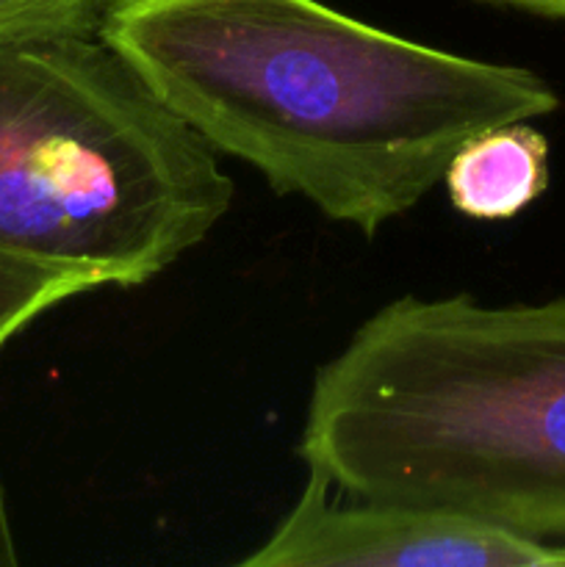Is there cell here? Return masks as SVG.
Instances as JSON below:
<instances>
[{"mask_svg": "<svg viewBox=\"0 0 565 567\" xmlns=\"http://www.w3.org/2000/svg\"><path fill=\"white\" fill-rule=\"evenodd\" d=\"M496 3L518 6V9L535 11V14L563 17V20H565V0H496Z\"/></svg>", "mask_w": 565, "mask_h": 567, "instance_id": "9c48e42d", "label": "cell"}, {"mask_svg": "<svg viewBox=\"0 0 565 567\" xmlns=\"http://www.w3.org/2000/svg\"><path fill=\"white\" fill-rule=\"evenodd\" d=\"M94 288L103 280L92 271L0 249V352L39 316Z\"/></svg>", "mask_w": 565, "mask_h": 567, "instance_id": "8992f818", "label": "cell"}, {"mask_svg": "<svg viewBox=\"0 0 565 567\" xmlns=\"http://www.w3.org/2000/svg\"><path fill=\"white\" fill-rule=\"evenodd\" d=\"M297 454L349 498L565 537V299L382 305L316 371Z\"/></svg>", "mask_w": 565, "mask_h": 567, "instance_id": "7a4b0ae2", "label": "cell"}, {"mask_svg": "<svg viewBox=\"0 0 565 567\" xmlns=\"http://www.w3.org/2000/svg\"><path fill=\"white\" fill-rule=\"evenodd\" d=\"M17 563H20V554H17L14 526H11L9 502H6L3 480H0V567H14Z\"/></svg>", "mask_w": 565, "mask_h": 567, "instance_id": "ba28073f", "label": "cell"}, {"mask_svg": "<svg viewBox=\"0 0 565 567\" xmlns=\"http://www.w3.org/2000/svg\"><path fill=\"white\" fill-rule=\"evenodd\" d=\"M244 567H565V543L491 526L449 509L330 496L308 474L294 507Z\"/></svg>", "mask_w": 565, "mask_h": 567, "instance_id": "277c9868", "label": "cell"}, {"mask_svg": "<svg viewBox=\"0 0 565 567\" xmlns=\"http://www.w3.org/2000/svg\"><path fill=\"white\" fill-rule=\"evenodd\" d=\"M233 194L214 150L97 31L0 37V249L144 286Z\"/></svg>", "mask_w": 565, "mask_h": 567, "instance_id": "3957f363", "label": "cell"}, {"mask_svg": "<svg viewBox=\"0 0 565 567\" xmlns=\"http://www.w3.org/2000/svg\"><path fill=\"white\" fill-rule=\"evenodd\" d=\"M103 0H0V37L97 31Z\"/></svg>", "mask_w": 565, "mask_h": 567, "instance_id": "52a82bcc", "label": "cell"}, {"mask_svg": "<svg viewBox=\"0 0 565 567\" xmlns=\"http://www.w3.org/2000/svg\"><path fill=\"white\" fill-rule=\"evenodd\" d=\"M449 203L480 221L513 219L548 186V142L530 122H507L471 136L446 166Z\"/></svg>", "mask_w": 565, "mask_h": 567, "instance_id": "5b68a950", "label": "cell"}, {"mask_svg": "<svg viewBox=\"0 0 565 567\" xmlns=\"http://www.w3.org/2000/svg\"><path fill=\"white\" fill-rule=\"evenodd\" d=\"M97 37L214 153L369 238L415 208L471 136L559 109L526 66L321 0H103Z\"/></svg>", "mask_w": 565, "mask_h": 567, "instance_id": "6da1fadb", "label": "cell"}]
</instances>
